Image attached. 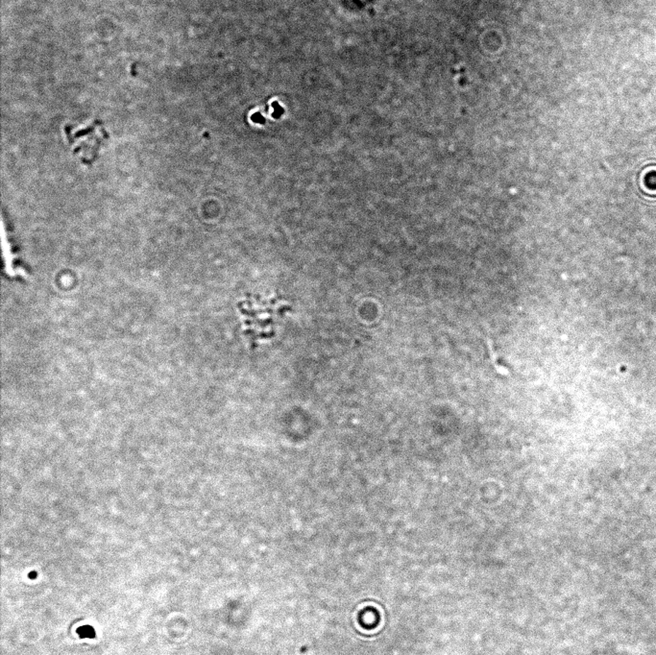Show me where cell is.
<instances>
[{
	"label": "cell",
	"mask_w": 656,
	"mask_h": 655,
	"mask_svg": "<svg viewBox=\"0 0 656 655\" xmlns=\"http://www.w3.org/2000/svg\"><path fill=\"white\" fill-rule=\"evenodd\" d=\"M77 633L79 634L80 638H94L96 637V632H94V627L91 625H85V627H81L77 629Z\"/></svg>",
	"instance_id": "1"
},
{
	"label": "cell",
	"mask_w": 656,
	"mask_h": 655,
	"mask_svg": "<svg viewBox=\"0 0 656 655\" xmlns=\"http://www.w3.org/2000/svg\"><path fill=\"white\" fill-rule=\"evenodd\" d=\"M29 578H31V579H35V578H37V573H36V572L30 573H29Z\"/></svg>",
	"instance_id": "2"
}]
</instances>
